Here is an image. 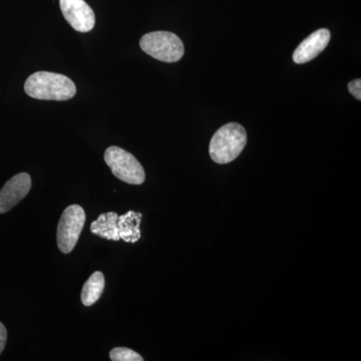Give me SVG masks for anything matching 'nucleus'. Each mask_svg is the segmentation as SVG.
I'll return each mask as SVG.
<instances>
[{
  "label": "nucleus",
  "mask_w": 361,
  "mask_h": 361,
  "mask_svg": "<svg viewBox=\"0 0 361 361\" xmlns=\"http://www.w3.org/2000/svg\"><path fill=\"white\" fill-rule=\"evenodd\" d=\"M111 360L113 361H142L139 353H135L133 349L127 348H116L111 349L110 353Z\"/></svg>",
  "instance_id": "nucleus-12"
},
{
  "label": "nucleus",
  "mask_w": 361,
  "mask_h": 361,
  "mask_svg": "<svg viewBox=\"0 0 361 361\" xmlns=\"http://www.w3.org/2000/svg\"><path fill=\"white\" fill-rule=\"evenodd\" d=\"M104 161L118 180L130 185H141L146 180V173L139 161L132 154L118 147L111 146L104 152Z\"/></svg>",
  "instance_id": "nucleus-4"
},
{
  "label": "nucleus",
  "mask_w": 361,
  "mask_h": 361,
  "mask_svg": "<svg viewBox=\"0 0 361 361\" xmlns=\"http://www.w3.org/2000/svg\"><path fill=\"white\" fill-rule=\"evenodd\" d=\"M330 37L331 35L326 28H322L311 33L310 37H306L294 51V63L301 65L317 58V56L326 49Z\"/></svg>",
  "instance_id": "nucleus-8"
},
{
  "label": "nucleus",
  "mask_w": 361,
  "mask_h": 361,
  "mask_svg": "<svg viewBox=\"0 0 361 361\" xmlns=\"http://www.w3.org/2000/svg\"><path fill=\"white\" fill-rule=\"evenodd\" d=\"M247 144V133L243 126L229 123L220 128L211 139L209 153L211 159L220 165L236 160Z\"/></svg>",
  "instance_id": "nucleus-2"
},
{
  "label": "nucleus",
  "mask_w": 361,
  "mask_h": 361,
  "mask_svg": "<svg viewBox=\"0 0 361 361\" xmlns=\"http://www.w3.org/2000/svg\"><path fill=\"white\" fill-rule=\"evenodd\" d=\"M142 215L141 213L129 211V212L118 216V230L120 239L127 243H135L141 238V225Z\"/></svg>",
  "instance_id": "nucleus-9"
},
{
  "label": "nucleus",
  "mask_w": 361,
  "mask_h": 361,
  "mask_svg": "<svg viewBox=\"0 0 361 361\" xmlns=\"http://www.w3.org/2000/svg\"><path fill=\"white\" fill-rule=\"evenodd\" d=\"M348 90L353 97L358 101H361V80L356 78V80H351L348 82Z\"/></svg>",
  "instance_id": "nucleus-13"
},
{
  "label": "nucleus",
  "mask_w": 361,
  "mask_h": 361,
  "mask_svg": "<svg viewBox=\"0 0 361 361\" xmlns=\"http://www.w3.org/2000/svg\"><path fill=\"white\" fill-rule=\"evenodd\" d=\"M118 215L116 212L101 214L96 221L90 225V232L101 238L118 241Z\"/></svg>",
  "instance_id": "nucleus-10"
},
{
  "label": "nucleus",
  "mask_w": 361,
  "mask_h": 361,
  "mask_svg": "<svg viewBox=\"0 0 361 361\" xmlns=\"http://www.w3.org/2000/svg\"><path fill=\"white\" fill-rule=\"evenodd\" d=\"M32 188V178L27 173H20L7 180L0 190V214L11 211L23 200Z\"/></svg>",
  "instance_id": "nucleus-7"
},
{
  "label": "nucleus",
  "mask_w": 361,
  "mask_h": 361,
  "mask_svg": "<svg viewBox=\"0 0 361 361\" xmlns=\"http://www.w3.org/2000/svg\"><path fill=\"white\" fill-rule=\"evenodd\" d=\"M85 223V213L80 205H71L63 211L58 225V246L63 253L68 254L77 245Z\"/></svg>",
  "instance_id": "nucleus-5"
},
{
  "label": "nucleus",
  "mask_w": 361,
  "mask_h": 361,
  "mask_svg": "<svg viewBox=\"0 0 361 361\" xmlns=\"http://www.w3.org/2000/svg\"><path fill=\"white\" fill-rule=\"evenodd\" d=\"M28 96L42 101H68L77 94L75 82L66 75L49 71H37L26 80Z\"/></svg>",
  "instance_id": "nucleus-1"
},
{
  "label": "nucleus",
  "mask_w": 361,
  "mask_h": 361,
  "mask_svg": "<svg viewBox=\"0 0 361 361\" xmlns=\"http://www.w3.org/2000/svg\"><path fill=\"white\" fill-rule=\"evenodd\" d=\"M104 276L103 273L99 271L92 273L89 279L85 282L82 287V304L87 307L94 305V303L101 298L104 289Z\"/></svg>",
  "instance_id": "nucleus-11"
},
{
  "label": "nucleus",
  "mask_w": 361,
  "mask_h": 361,
  "mask_svg": "<svg viewBox=\"0 0 361 361\" xmlns=\"http://www.w3.org/2000/svg\"><path fill=\"white\" fill-rule=\"evenodd\" d=\"M7 341V330L6 326L0 322V355H1L2 351H4V348H6Z\"/></svg>",
  "instance_id": "nucleus-14"
},
{
  "label": "nucleus",
  "mask_w": 361,
  "mask_h": 361,
  "mask_svg": "<svg viewBox=\"0 0 361 361\" xmlns=\"http://www.w3.org/2000/svg\"><path fill=\"white\" fill-rule=\"evenodd\" d=\"M61 13L73 30L89 32L96 25L94 11L85 0H59Z\"/></svg>",
  "instance_id": "nucleus-6"
},
{
  "label": "nucleus",
  "mask_w": 361,
  "mask_h": 361,
  "mask_svg": "<svg viewBox=\"0 0 361 361\" xmlns=\"http://www.w3.org/2000/svg\"><path fill=\"white\" fill-rule=\"evenodd\" d=\"M142 51L152 58L165 63H176L185 54L184 44L178 35L169 32L147 33L140 40Z\"/></svg>",
  "instance_id": "nucleus-3"
}]
</instances>
